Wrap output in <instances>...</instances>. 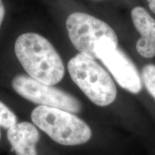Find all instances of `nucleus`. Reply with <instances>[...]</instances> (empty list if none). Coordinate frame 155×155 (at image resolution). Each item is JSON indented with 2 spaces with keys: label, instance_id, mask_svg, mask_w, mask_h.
<instances>
[{
  "label": "nucleus",
  "instance_id": "obj_7",
  "mask_svg": "<svg viewBox=\"0 0 155 155\" xmlns=\"http://www.w3.org/2000/svg\"><path fill=\"white\" fill-rule=\"evenodd\" d=\"M131 18L136 29L141 35L137 42V52L146 58L155 56V19L141 7L131 11Z\"/></svg>",
  "mask_w": 155,
  "mask_h": 155
},
{
  "label": "nucleus",
  "instance_id": "obj_10",
  "mask_svg": "<svg viewBox=\"0 0 155 155\" xmlns=\"http://www.w3.org/2000/svg\"><path fill=\"white\" fill-rule=\"evenodd\" d=\"M17 123L16 115L5 104L0 101V127L8 129Z\"/></svg>",
  "mask_w": 155,
  "mask_h": 155
},
{
  "label": "nucleus",
  "instance_id": "obj_2",
  "mask_svg": "<svg viewBox=\"0 0 155 155\" xmlns=\"http://www.w3.org/2000/svg\"><path fill=\"white\" fill-rule=\"evenodd\" d=\"M68 37L81 54L101 59L108 50L117 48L115 31L104 21L83 12L70 15L66 20Z\"/></svg>",
  "mask_w": 155,
  "mask_h": 155
},
{
  "label": "nucleus",
  "instance_id": "obj_13",
  "mask_svg": "<svg viewBox=\"0 0 155 155\" xmlns=\"http://www.w3.org/2000/svg\"><path fill=\"white\" fill-rule=\"evenodd\" d=\"M1 137H2V133H1V129H0V139H1Z\"/></svg>",
  "mask_w": 155,
  "mask_h": 155
},
{
  "label": "nucleus",
  "instance_id": "obj_4",
  "mask_svg": "<svg viewBox=\"0 0 155 155\" xmlns=\"http://www.w3.org/2000/svg\"><path fill=\"white\" fill-rule=\"evenodd\" d=\"M68 70L73 82L96 105L106 106L115 101L113 80L94 58L78 53L70 60Z\"/></svg>",
  "mask_w": 155,
  "mask_h": 155
},
{
  "label": "nucleus",
  "instance_id": "obj_6",
  "mask_svg": "<svg viewBox=\"0 0 155 155\" xmlns=\"http://www.w3.org/2000/svg\"><path fill=\"white\" fill-rule=\"evenodd\" d=\"M101 61L111 73L116 82L124 89L138 94L142 89V80L132 61L119 48L108 50Z\"/></svg>",
  "mask_w": 155,
  "mask_h": 155
},
{
  "label": "nucleus",
  "instance_id": "obj_11",
  "mask_svg": "<svg viewBox=\"0 0 155 155\" xmlns=\"http://www.w3.org/2000/svg\"><path fill=\"white\" fill-rule=\"evenodd\" d=\"M5 6L2 0H0V28H1V25L2 24L4 17H5Z\"/></svg>",
  "mask_w": 155,
  "mask_h": 155
},
{
  "label": "nucleus",
  "instance_id": "obj_1",
  "mask_svg": "<svg viewBox=\"0 0 155 155\" xmlns=\"http://www.w3.org/2000/svg\"><path fill=\"white\" fill-rule=\"evenodd\" d=\"M15 53L25 71L35 80L54 86L63 79L65 67L61 56L40 35L28 32L19 35Z\"/></svg>",
  "mask_w": 155,
  "mask_h": 155
},
{
  "label": "nucleus",
  "instance_id": "obj_8",
  "mask_svg": "<svg viewBox=\"0 0 155 155\" xmlns=\"http://www.w3.org/2000/svg\"><path fill=\"white\" fill-rule=\"evenodd\" d=\"M7 136L17 155H38L36 145L40 133L34 124L28 121L17 123L8 129Z\"/></svg>",
  "mask_w": 155,
  "mask_h": 155
},
{
  "label": "nucleus",
  "instance_id": "obj_12",
  "mask_svg": "<svg viewBox=\"0 0 155 155\" xmlns=\"http://www.w3.org/2000/svg\"><path fill=\"white\" fill-rule=\"evenodd\" d=\"M149 3V7L151 10L155 14V0H147Z\"/></svg>",
  "mask_w": 155,
  "mask_h": 155
},
{
  "label": "nucleus",
  "instance_id": "obj_9",
  "mask_svg": "<svg viewBox=\"0 0 155 155\" xmlns=\"http://www.w3.org/2000/svg\"><path fill=\"white\" fill-rule=\"evenodd\" d=\"M141 76L147 91L155 99V65H145L142 69Z\"/></svg>",
  "mask_w": 155,
  "mask_h": 155
},
{
  "label": "nucleus",
  "instance_id": "obj_5",
  "mask_svg": "<svg viewBox=\"0 0 155 155\" xmlns=\"http://www.w3.org/2000/svg\"><path fill=\"white\" fill-rule=\"evenodd\" d=\"M12 86L15 91L25 99L40 106L75 114L81 110V103L75 97L28 75L15 76L12 81Z\"/></svg>",
  "mask_w": 155,
  "mask_h": 155
},
{
  "label": "nucleus",
  "instance_id": "obj_3",
  "mask_svg": "<svg viewBox=\"0 0 155 155\" xmlns=\"http://www.w3.org/2000/svg\"><path fill=\"white\" fill-rule=\"evenodd\" d=\"M31 119L35 125L61 145L83 144L91 138L89 126L71 112L39 106L32 111Z\"/></svg>",
  "mask_w": 155,
  "mask_h": 155
}]
</instances>
